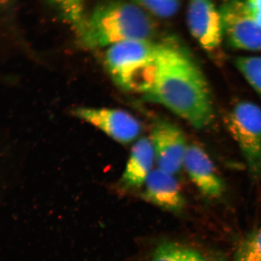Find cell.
Here are the masks:
<instances>
[{"label": "cell", "mask_w": 261, "mask_h": 261, "mask_svg": "<svg viewBox=\"0 0 261 261\" xmlns=\"http://www.w3.org/2000/svg\"><path fill=\"white\" fill-rule=\"evenodd\" d=\"M143 100L158 103L196 129L214 121L213 97L201 68L186 49L159 44L148 83L140 93Z\"/></svg>", "instance_id": "cell-1"}, {"label": "cell", "mask_w": 261, "mask_h": 261, "mask_svg": "<svg viewBox=\"0 0 261 261\" xmlns=\"http://www.w3.org/2000/svg\"><path fill=\"white\" fill-rule=\"evenodd\" d=\"M155 32L154 22L144 9L133 2L112 0L87 15L78 38L87 48H107L125 41L152 40Z\"/></svg>", "instance_id": "cell-2"}, {"label": "cell", "mask_w": 261, "mask_h": 261, "mask_svg": "<svg viewBox=\"0 0 261 261\" xmlns=\"http://www.w3.org/2000/svg\"><path fill=\"white\" fill-rule=\"evenodd\" d=\"M159 45L152 40H133L107 48L106 67L117 86L140 93L151 74Z\"/></svg>", "instance_id": "cell-3"}, {"label": "cell", "mask_w": 261, "mask_h": 261, "mask_svg": "<svg viewBox=\"0 0 261 261\" xmlns=\"http://www.w3.org/2000/svg\"><path fill=\"white\" fill-rule=\"evenodd\" d=\"M254 179H261V108L250 101L238 102L224 117Z\"/></svg>", "instance_id": "cell-4"}, {"label": "cell", "mask_w": 261, "mask_h": 261, "mask_svg": "<svg viewBox=\"0 0 261 261\" xmlns=\"http://www.w3.org/2000/svg\"><path fill=\"white\" fill-rule=\"evenodd\" d=\"M223 41L236 50H261V26L248 12L244 0H226L219 9Z\"/></svg>", "instance_id": "cell-5"}, {"label": "cell", "mask_w": 261, "mask_h": 261, "mask_svg": "<svg viewBox=\"0 0 261 261\" xmlns=\"http://www.w3.org/2000/svg\"><path fill=\"white\" fill-rule=\"evenodd\" d=\"M187 20L189 32L202 48L217 54L223 44L219 9L212 0H189Z\"/></svg>", "instance_id": "cell-6"}, {"label": "cell", "mask_w": 261, "mask_h": 261, "mask_svg": "<svg viewBox=\"0 0 261 261\" xmlns=\"http://www.w3.org/2000/svg\"><path fill=\"white\" fill-rule=\"evenodd\" d=\"M73 114L119 143L132 142L141 133L142 125L139 120L122 110L80 107L74 109Z\"/></svg>", "instance_id": "cell-7"}, {"label": "cell", "mask_w": 261, "mask_h": 261, "mask_svg": "<svg viewBox=\"0 0 261 261\" xmlns=\"http://www.w3.org/2000/svg\"><path fill=\"white\" fill-rule=\"evenodd\" d=\"M150 140L159 169L172 175L181 170L188 145L178 126L167 120H156Z\"/></svg>", "instance_id": "cell-8"}, {"label": "cell", "mask_w": 261, "mask_h": 261, "mask_svg": "<svg viewBox=\"0 0 261 261\" xmlns=\"http://www.w3.org/2000/svg\"><path fill=\"white\" fill-rule=\"evenodd\" d=\"M184 166L195 187L205 197L218 198L223 194V179L210 156L202 147L188 145Z\"/></svg>", "instance_id": "cell-9"}, {"label": "cell", "mask_w": 261, "mask_h": 261, "mask_svg": "<svg viewBox=\"0 0 261 261\" xmlns=\"http://www.w3.org/2000/svg\"><path fill=\"white\" fill-rule=\"evenodd\" d=\"M144 185L142 197L145 201L175 213L184 210L185 200L174 175L155 169L150 172Z\"/></svg>", "instance_id": "cell-10"}, {"label": "cell", "mask_w": 261, "mask_h": 261, "mask_svg": "<svg viewBox=\"0 0 261 261\" xmlns=\"http://www.w3.org/2000/svg\"><path fill=\"white\" fill-rule=\"evenodd\" d=\"M154 160V151L151 140L146 138L139 139L130 151L123 173L122 184L130 188L142 187L152 171Z\"/></svg>", "instance_id": "cell-11"}, {"label": "cell", "mask_w": 261, "mask_h": 261, "mask_svg": "<svg viewBox=\"0 0 261 261\" xmlns=\"http://www.w3.org/2000/svg\"><path fill=\"white\" fill-rule=\"evenodd\" d=\"M149 261H219L211 254L173 241L160 243Z\"/></svg>", "instance_id": "cell-12"}, {"label": "cell", "mask_w": 261, "mask_h": 261, "mask_svg": "<svg viewBox=\"0 0 261 261\" xmlns=\"http://www.w3.org/2000/svg\"><path fill=\"white\" fill-rule=\"evenodd\" d=\"M64 20L71 25L77 37L83 31L87 18V0H47Z\"/></svg>", "instance_id": "cell-13"}, {"label": "cell", "mask_w": 261, "mask_h": 261, "mask_svg": "<svg viewBox=\"0 0 261 261\" xmlns=\"http://www.w3.org/2000/svg\"><path fill=\"white\" fill-rule=\"evenodd\" d=\"M234 63L237 70L261 98V57H237Z\"/></svg>", "instance_id": "cell-14"}, {"label": "cell", "mask_w": 261, "mask_h": 261, "mask_svg": "<svg viewBox=\"0 0 261 261\" xmlns=\"http://www.w3.org/2000/svg\"><path fill=\"white\" fill-rule=\"evenodd\" d=\"M234 261H261V226L241 243Z\"/></svg>", "instance_id": "cell-15"}, {"label": "cell", "mask_w": 261, "mask_h": 261, "mask_svg": "<svg viewBox=\"0 0 261 261\" xmlns=\"http://www.w3.org/2000/svg\"><path fill=\"white\" fill-rule=\"evenodd\" d=\"M148 14L161 18H169L177 12L179 0H132Z\"/></svg>", "instance_id": "cell-16"}, {"label": "cell", "mask_w": 261, "mask_h": 261, "mask_svg": "<svg viewBox=\"0 0 261 261\" xmlns=\"http://www.w3.org/2000/svg\"><path fill=\"white\" fill-rule=\"evenodd\" d=\"M244 2L250 15L261 26V0H244Z\"/></svg>", "instance_id": "cell-17"}, {"label": "cell", "mask_w": 261, "mask_h": 261, "mask_svg": "<svg viewBox=\"0 0 261 261\" xmlns=\"http://www.w3.org/2000/svg\"><path fill=\"white\" fill-rule=\"evenodd\" d=\"M9 0H0V3H6V2H8Z\"/></svg>", "instance_id": "cell-18"}]
</instances>
